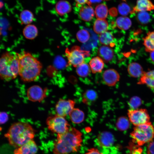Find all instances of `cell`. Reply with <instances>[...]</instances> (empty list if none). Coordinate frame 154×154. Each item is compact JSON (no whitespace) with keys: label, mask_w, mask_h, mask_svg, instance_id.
Returning a JSON list of instances; mask_svg holds the SVG:
<instances>
[{"label":"cell","mask_w":154,"mask_h":154,"mask_svg":"<svg viewBox=\"0 0 154 154\" xmlns=\"http://www.w3.org/2000/svg\"><path fill=\"white\" fill-rule=\"evenodd\" d=\"M82 133L74 127H70L64 133L57 134L54 142V154H69L77 152L82 145Z\"/></svg>","instance_id":"1"},{"label":"cell","mask_w":154,"mask_h":154,"mask_svg":"<svg viewBox=\"0 0 154 154\" xmlns=\"http://www.w3.org/2000/svg\"><path fill=\"white\" fill-rule=\"evenodd\" d=\"M19 75L25 82L35 80L40 75L42 65L40 61L29 52L18 53Z\"/></svg>","instance_id":"2"},{"label":"cell","mask_w":154,"mask_h":154,"mask_svg":"<svg viewBox=\"0 0 154 154\" xmlns=\"http://www.w3.org/2000/svg\"><path fill=\"white\" fill-rule=\"evenodd\" d=\"M35 131L29 124L18 122L13 124L5 135L12 146L17 148L33 140Z\"/></svg>","instance_id":"3"},{"label":"cell","mask_w":154,"mask_h":154,"mask_svg":"<svg viewBox=\"0 0 154 154\" xmlns=\"http://www.w3.org/2000/svg\"><path fill=\"white\" fill-rule=\"evenodd\" d=\"M19 75L18 53L6 52L3 54L0 59V75L6 81L15 79Z\"/></svg>","instance_id":"4"},{"label":"cell","mask_w":154,"mask_h":154,"mask_svg":"<svg viewBox=\"0 0 154 154\" xmlns=\"http://www.w3.org/2000/svg\"><path fill=\"white\" fill-rule=\"evenodd\" d=\"M133 141L139 146L150 142L154 137V127L151 122L135 126L130 134Z\"/></svg>","instance_id":"5"},{"label":"cell","mask_w":154,"mask_h":154,"mask_svg":"<svg viewBox=\"0 0 154 154\" xmlns=\"http://www.w3.org/2000/svg\"><path fill=\"white\" fill-rule=\"evenodd\" d=\"M46 123L48 129L57 134L64 133L70 128L69 124L64 117L57 114L48 117Z\"/></svg>","instance_id":"6"},{"label":"cell","mask_w":154,"mask_h":154,"mask_svg":"<svg viewBox=\"0 0 154 154\" xmlns=\"http://www.w3.org/2000/svg\"><path fill=\"white\" fill-rule=\"evenodd\" d=\"M65 52L69 64L75 67L84 63L85 57L89 55V52L81 50L77 46H73L70 50L66 48Z\"/></svg>","instance_id":"7"},{"label":"cell","mask_w":154,"mask_h":154,"mask_svg":"<svg viewBox=\"0 0 154 154\" xmlns=\"http://www.w3.org/2000/svg\"><path fill=\"white\" fill-rule=\"evenodd\" d=\"M127 115L130 122L135 126L150 122V117L145 109H130Z\"/></svg>","instance_id":"8"},{"label":"cell","mask_w":154,"mask_h":154,"mask_svg":"<svg viewBox=\"0 0 154 154\" xmlns=\"http://www.w3.org/2000/svg\"><path fill=\"white\" fill-rule=\"evenodd\" d=\"M75 104V101L72 100L60 99L55 106L56 114L64 117L69 115L74 108Z\"/></svg>","instance_id":"9"},{"label":"cell","mask_w":154,"mask_h":154,"mask_svg":"<svg viewBox=\"0 0 154 154\" xmlns=\"http://www.w3.org/2000/svg\"><path fill=\"white\" fill-rule=\"evenodd\" d=\"M98 146L103 149H107L113 145L114 138L113 135L108 131H103L98 135L96 139Z\"/></svg>","instance_id":"10"},{"label":"cell","mask_w":154,"mask_h":154,"mask_svg":"<svg viewBox=\"0 0 154 154\" xmlns=\"http://www.w3.org/2000/svg\"><path fill=\"white\" fill-rule=\"evenodd\" d=\"M45 92L40 86H33L27 90V94L29 99L32 102H40L45 97Z\"/></svg>","instance_id":"11"},{"label":"cell","mask_w":154,"mask_h":154,"mask_svg":"<svg viewBox=\"0 0 154 154\" xmlns=\"http://www.w3.org/2000/svg\"><path fill=\"white\" fill-rule=\"evenodd\" d=\"M102 78L106 84L109 86H113L119 81L120 76L116 70L110 69L104 72Z\"/></svg>","instance_id":"12"},{"label":"cell","mask_w":154,"mask_h":154,"mask_svg":"<svg viewBox=\"0 0 154 154\" xmlns=\"http://www.w3.org/2000/svg\"><path fill=\"white\" fill-rule=\"evenodd\" d=\"M38 151L36 144L33 140L30 141L14 151V154H35Z\"/></svg>","instance_id":"13"},{"label":"cell","mask_w":154,"mask_h":154,"mask_svg":"<svg viewBox=\"0 0 154 154\" xmlns=\"http://www.w3.org/2000/svg\"><path fill=\"white\" fill-rule=\"evenodd\" d=\"M153 10H154V4L150 0H137L136 4L131 10V13L132 14Z\"/></svg>","instance_id":"14"},{"label":"cell","mask_w":154,"mask_h":154,"mask_svg":"<svg viewBox=\"0 0 154 154\" xmlns=\"http://www.w3.org/2000/svg\"><path fill=\"white\" fill-rule=\"evenodd\" d=\"M137 84L145 85L149 88L154 89V70L144 72Z\"/></svg>","instance_id":"15"},{"label":"cell","mask_w":154,"mask_h":154,"mask_svg":"<svg viewBox=\"0 0 154 154\" xmlns=\"http://www.w3.org/2000/svg\"><path fill=\"white\" fill-rule=\"evenodd\" d=\"M98 55L104 61L107 62L111 60L114 56L113 50L106 46L100 47L98 50Z\"/></svg>","instance_id":"16"},{"label":"cell","mask_w":154,"mask_h":154,"mask_svg":"<svg viewBox=\"0 0 154 154\" xmlns=\"http://www.w3.org/2000/svg\"><path fill=\"white\" fill-rule=\"evenodd\" d=\"M95 11L90 5L83 7L80 9L79 15L81 19L86 21L91 20L95 15Z\"/></svg>","instance_id":"17"},{"label":"cell","mask_w":154,"mask_h":154,"mask_svg":"<svg viewBox=\"0 0 154 154\" xmlns=\"http://www.w3.org/2000/svg\"><path fill=\"white\" fill-rule=\"evenodd\" d=\"M89 64L93 73H100L102 72L104 66V61L99 56H96L92 58Z\"/></svg>","instance_id":"18"},{"label":"cell","mask_w":154,"mask_h":154,"mask_svg":"<svg viewBox=\"0 0 154 154\" xmlns=\"http://www.w3.org/2000/svg\"><path fill=\"white\" fill-rule=\"evenodd\" d=\"M127 70L130 76L134 78L140 77L144 72L141 66L136 62L130 64L128 66Z\"/></svg>","instance_id":"19"},{"label":"cell","mask_w":154,"mask_h":154,"mask_svg":"<svg viewBox=\"0 0 154 154\" xmlns=\"http://www.w3.org/2000/svg\"><path fill=\"white\" fill-rule=\"evenodd\" d=\"M55 9L58 14L62 16L69 13L71 10L72 7L70 3L68 1L61 0L56 3Z\"/></svg>","instance_id":"20"},{"label":"cell","mask_w":154,"mask_h":154,"mask_svg":"<svg viewBox=\"0 0 154 154\" xmlns=\"http://www.w3.org/2000/svg\"><path fill=\"white\" fill-rule=\"evenodd\" d=\"M38 29L34 25H27L23 30L24 36L28 39L32 40L35 39L38 35Z\"/></svg>","instance_id":"21"},{"label":"cell","mask_w":154,"mask_h":154,"mask_svg":"<svg viewBox=\"0 0 154 154\" xmlns=\"http://www.w3.org/2000/svg\"><path fill=\"white\" fill-rule=\"evenodd\" d=\"M70 119L72 122L79 124L82 122L84 118V112L78 108H74L69 114Z\"/></svg>","instance_id":"22"},{"label":"cell","mask_w":154,"mask_h":154,"mask_svg":"<svg viewBox=\"0 0 154 154\" xmlns=\"http://www.w3.org/2000/svg\"><path fill=\"white\" fill-rule=\"evenodd\" d=\"M108 25L105 19H98L95 21L93 27L95 32L98 34H102L108 29Z\"/></svg>","instance_id":"23"},{"label":"cell","mask_w":154,"mask_h":154,"mask_svg":"<svg viewBox=\"0 0 154 154\" xmlns=\"http://www.w3.org/2000/svg\"><path fill=\"white\" fill-rule=\"evenodd\" d=\"M98 96L95 91L92 90H87L83 94L82 102L87 105H91L96 101Z\"/></svg>","instance_id":"24"},{"label":"cell","mask_w":154,"mask_h":154,"mask_svg":"<svg viewBox=\"0 0 154 154\" xmlns=\"http://www.w3.org/2000/svg\"><path fill=\"white\" fill-rule=\"evenodd\" d=\"M144 45L146 51L154 50V31L149 32L143 39Z\"/></svg>","instance_id":"25"},{"label":"cell","mask_w":154,"mask_h":154,"mask_svg":"<svg viewBox=\"0 0 154 154\" xmlns=\"http://www.w3.org/2000/svg\"><path fill=\"white\" fill-rule=\"evenodd\" d=\"M95 13L98 19H105L107 17L108 13L106 5L104 3L98 5L96 7Z\"/></svg>","instance_id":"26"},{"label":"cell","mask_w":154,"mask_h":154,"mask_svg":"<svg viewBox=\"0 0 154 154\" xmlns=\"http://www.w3.org/2000/svg\"><path fill=\"white\" fill-rule=\"evenodd\" d=\"M117 26L123 30H127L130 28L131 25V22L128 17L121 16L118 17L116 21Z\"/></svg>","instance_id":"27"},{"label":"cell","mask_w":154,"mask_h":154,"mask_svg":"<svg viewBox=\"0 0 154 154\" xmlns=\"http://www.w3.org/2000/svg\"><path fill=\"white\" fill-rule=\"evenodd\" d=\"M20 19L22 24L24 25L30 24L34 19L33 13L28 10H24L21 13Z\"/></svg>","instance_id":"28"},{"label":"cell","mask_w":154,"mask_h":154,"mask_svg":"<svg viewBox=\"0 0 154 154\" xmlns=\"http://www.w3.org/2000/svg\"><path fill=\"white\" fill-rule=\"evenodd\" d=\"M90 66L87 64L84 63L76 67V71L77 74L80 76L85 77L91 72Z\"/></svg>","instance_id":"29"},{"label":"cell","mask_w":154,"mask_h":154,"mask_svg":"<svg viewBox=\"0 0 154 154\" xmlns=\"http://www.w3.org/2000/svg\"><path fill=\"white\" fill-rule=\"evenodd\" d=\"M130 121L128 118L125 117H121L117 119L116 123V127L120 131H124L129 127Z\"/></svg>","instance_id":"30"},{"label":"cell","mask_w":154,"mask_h":154,"mask_svg":"<svg viewBox=\"0 0 154 154\" xmlns=\"http://www.w3.org/2000/svg\"><path fill=\"white\" fill-rule=\"evenodd\" d=\"M99 40L102 44L109 45L112 43L114 40V37L110 32L106 31L100 34L99 37Z\"/></svg>","instance_id":"31"},{"label":"cell","mask_w":154,"mask_h":154,"mask_svg":"<svg viewBox=\"0 0 154 154\" xmlns=\"http://www.w3.org/2000/svg\"><path fill=\"white\" fill-rule=\"evenodd\" d=\"M78 40L82 43H85L90 38V34L85 29H81L78 32L76 35Z\"/></svg>","instance_id":"32"},{"label":"cell","mask_w":154,"mask_h":154,"mask_svg":"<svg viewBox=\"0 0 154 154\" xmlns=\"http://www.w3.org/2000/svg\"><path fill=\"white\" fill-rule=\"evenodd\" d=\"M118 9L119 14L124 16L131 13V11L129 6L125 2L120 3L118 5Z\"/></svg>","instance_id":"33"},{"label":"cell","mask_w":154,"mask_h":154,"mask_svg":"<svg viewBox=\"0 0 154 154\" xmlns=\"http://www.w3.org/2000/svg\"><path fill=\"white\" fill-rule=\"evenodd\" d=\"M137 19L139 22L142 24H146L149 21L150 16L147 11H141L138 12Z\"/></svg>","instance_id":"34"},{"label":"cell","mask_w":154,"mask_h":154,"mask_svg":"<svg viewBox=\"0 0 154 154\" xmlns=\"http://www.w3.org/2000/svg\"><path fill=\"white\" fill-rule=\"evenodd\" d=\"M141 99L138 97H134L132 98L129 102L130 109H135L138 108V107L141 104Z\"/></svg>","instance_id":"35"},{"label":"cell","mask_w":154,"mask_h":154,"mask_svg":"<svg viewBox=\"0 0 154 154\" xmlns=\"http://www.w3.org/2000/svg\"><path fill=\"white\" fill-rule=\"evenodd\" d=\"M0 123L1 124H3L6 122L8 119V116L6 113L2 112L0 114Z\"/></svg>","instance_id":"36"},{"label":"cell","mask_w":154,"mask_h":154,"mask_svg":"<svg viewBox=\"0 0 154 154\" xmlns=\"http://www.w3.org/2000/svg\"><path fill=\"white\" fill-rule=\"evenodd\" d=\"M85 154H102L96 148H93L88 149Z\"/></svg>","instance_id":"37"},{"label":"cell","mask_w":154,"mask_h":154,"mask_svg":"<svg viewBox=\"0 0 154 154\" xmlns=\"http://www.w3.org/2000/svg\"><path fill=\"white\" fill-rule=\"evenodd\" d=\"M147 154H154V141L150 143L148 147Z\"/></svg>","instance_id":"38"},{"label":"cell","mask_w":154,"mask_h":154,"mask_svg":"<svg viewBox=\"0 0 154 154\" xmlns=\"http://www.w3.org/2000/svg\"><path fill=\"white\" fill-rule=\"evenodd\" d=\"M102 0H88L87 4L90 5L92 4H95L100 2Z\"/></svg>","instance_id":"39"},{"label":"cell","mask_w":154,"mask_h":154,"mask_svg":"<svg viewBox=\"0 0 154 154\" xmlns=\"http://www.w3.org/2000/svg\"><path fill=\"white\" fill-rule=\"evenodd\" d=\"M77 3L80 5H83L87 3L88 0H74Z\"/></svg>","instance_id":"40"},{"label":"cell","mask_w":154,"mask_h":154,"mask_svg":"<svg viewBox=\"0 0 154 154\" xmlns=\"http://www.w3.org/2000/svg\"><path fill=\"white\" fill-rule=\"evenodd\" d=\"M150 57L151 60L154 62V50L150 52Z\"/></svg>","instance_id":"41"},{"label":"cell","mask_w":154,"mask_h":154,"mask_svg":"<svg viewBox=\"0 0 154 154\" xmlns=\"http://www.w3.org/2000/svg\"></svg>","instance_id":"42"}]
</instances>
